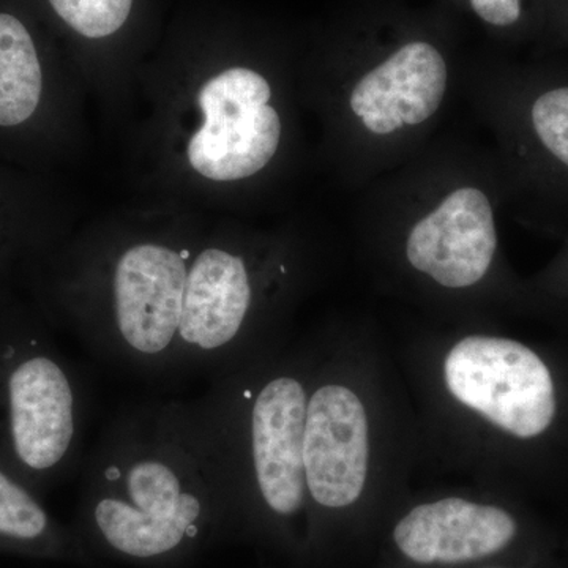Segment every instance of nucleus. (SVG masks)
<instances>
[{"mask_svg":"<svg viewBox=\"0 0 568 568\" xmlns=\"http://www.w3.org/2000/svg\"><path fill=\"white\" fill-rule=\"evenodd\" d=\"M82 485L97 536L140 560L166 558L197 540L234 493L204 398L122 410L93 447Z\"/></svg>","mask_w":568,"mask_h":568,"instance_id":"obj_1","label":"nucleus"},{"mask_svg":"<svg viewBox=\"0 0 568 568\" xmlns=\"http://www.w3.org/2000/svg\"><path fill=\"white\" fill-rule=\"evenodd\" d=\"M85 394L69 358L36 332L0 335V466L40 495L82 459Z\"/></svg>","mask_w":568,"mask_h":568,"instance_id":"obj_2","label":"nucleus"},{"mask_svg":"<svg viewBox=\"0 0 568 568\" xmlns=\"http://www.w3.org/2000/svg\"><path fill=\"white\" fill-rule=\"evenodd\" d=\"M308 390L293 375H276L254 388L226 375L213 377L203 396L226 462L248 458L250 477L268 510L293 517L306 491L304 433Z\"/></svg>","mask_w":568,"mask_h":568,"instance_id":"obj_3","label":"nucleus"},{"mask_svg":"<svg viewBox=\"0 0 568 568\" xmlns=\"http://www.w3.org/2000/svg\"><path fill=\"white\" fill-rule=\"evenodd\" d=\"M192 252L144 242L119 254L110 317L93 343L97 357L151 379L178 376L179 328Z\"/></svg>","mask_w":568,"mask_h":568,"instance_id":"obj_4","label":"nucleus"},{"mask_svg":"<svg viewBox=\"0 0 568 568\" xmlns=\"http://www.w3.org/2000/svg\"><path fill=\"white\" fill-rule=\"evenodd\" d=\"M444 375L450 394L497 428L521 439L544 435L556 417L551 372L515 339L467 336L448 353Z\"/></svg>","mask_w":568,"mask_h":568,"instance_id":"obj_5","label":"nucleus"},{"mask_svg":"<svg viewBox=\"0 0 568 568\" xmlns=\"http://www.w3.org/2000/svg\"><path fill=\"white\" fill-rule=\"evenodd\" d=\"M271 95L268 82L242 67L205 82L197 93L204 123L186 151L193 170L216 182L260 173L275 155L282 134Z\"/></svg>","mask_w":568,"mask_h":568,"instance_id":"obj_6","label":"nucleus"},{"mask_svg":"<svg viewBox=\"0 0 568 568\" xmlns=\"http://www.w3.org/2000/svg\"><path fill=\"white\" fill-rule=\"evenodd\" d=\"M253 304V284L244 257L223 248H205L186 275L178 375L230 372Z\"/></svg>","mask_w":568,"mask_h":568,"instance_id":"obj_7","label":"nucleus"},{"mask_svg":"<svg viewBox=\"0 0 568 568\" xmlns=\"http://www.w3.org/2000/svg\"><path fill=\"white\" fill-rule=\"evenodd\" d=\"M368 420L351 388L325 384L308 395L304 433L306 491L320 506H353L368 474Z\"/></svg>","mask_w":568,"mask_h":568,"instance_id":"obj_8","label":"nucleus"},{"mask_svg":"<svg viewBox=\"0 0 568 568\" xmlns=\"http://www.w3.org/2000/svg\"><path fill=\"white\" fill-rule=\"evenodd\" d=\"M496 246L488 197L477 189H459L413 227L406 254L414 268L458 290L484 278Z\"/></svg>","mask_w":568,"mask_h":568,"instance_id":"obj_9","label":"nucleus"},{"mask_svg":"<svg viewBox=\"0 0 568 568\" xmlns=\"http://www.w3.org/2000/svg\"><path fill=\"white\" fill-rule=\"evenodd\" d=\"M517 534V521L503 508L448 497L413 508L394 540L414 562L459 564L503 551Z\"/></svg>","mask_w":568,"mask_h":568,"instance_id":"obj_10","label":"nucleus"},{"mask_svg":"<svg viewBox=\"0 0 568 568\" xmlns=\"http://www.w3.org/2000/svg\"><path fill=\"white\" fill-rule=\"evenodd\" d=\"M447 67L428 43H409L355 85L351 108L366 129L388 134L418 125L443 103Z\"/></svg>","mask_w":568,"mask_h":568,"instance_id":"obj_11","label":"nucleus"},{"mask_svg":"<svg viewBox=\"0 0 568 568\" xmlns=\"http://www.w3.org/2000/svg\"><path fill=\"white\" fill-rule=\"evenodd\" d=\"M43 74L31 33L17 17L0 13V126L28 121L40 103Z\"/></svg>","mask_w":568,"mask_h":568,"instance_id":"obj_12","label":"nucleus"},{"mask_svg":"<svg viewBox=\"0 0 568 568\" xmlns=\"http://www.w3.org/2000/svg\"><path fill=\"white\" fill-rule=\"evenodd\" d=\"M61 541L62 534L39 495L0 466V549L51 555Z\"/></svg>","mask_w":568,"mask_h":568,"instance_id":"obj_13","label":"nucleus"},{"mask_svg":"<svg viewBox=\"0 0 568 568\" xmlns=\"http://www.w3.org/2000/svg\"><path fill=\"white\" fill-rule=\"evenodd\" d=\"M71 29L88 39H103L129 20L133 0H48Z\"/></svg>","mask_w":568,"mask_h":568,"instance_id":"obj_14","label":"nucleus"},{"mask_svg":"<svg viewBox=\"0 0 568 568\" xmlns=\"http://www.w3.org/2000/svg\"><path fill=\"white\" fill-rule=\"evenodd\" d=\"M538 141L568 168V85L541 93L530 108Z\"/></svg>","mask_w":568,"mask_h":568,"instance_id":"obj_15","label":"nucleus"},{"mask_svg":"<svg viewBox=\"0 0 568 568\" xmlns=\"http://www.w3.org/2000/svg\"><path fill=\"white\" fill-rule=\"evenodd\" d=\"M481 20L499 28L517 24L523 17L521 0H470Z\"/></svg>","mask_w":568,"mask_h":568,"instance_id":"obj_16","label":"nucleus"}]
</instances>
